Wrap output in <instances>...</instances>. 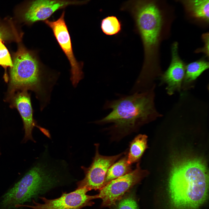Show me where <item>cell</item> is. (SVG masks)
Returning a JSON list of instances; mask_svg holds the SVG:
<instances>
[{
	"instance_id": "6da1fadb",
	"label": "cell",
	"mask_w": 209,
	"mask_h": 209,
	"mask_svg": "<svg viewBox=\"0 0 209 209\" xmlns=\"http://www.w3.org/2000/svg\"><path fill=\"white\" fill-rule=\"evenodd\" d=\"M69 179L67 169L61 161L44 158L32 167L3 195L0 209L16 208Z\"/></svg>"
},
{
	"instance_id": "7a4b0ae2",
	"label": "cell",
	"mask_w": 209,
	"mask_h": 209,
	"mask_svg": "<svg viewBox=\"0 0 209 209\" xmlns=\"http://www.w3.org/2000/svg\"><path fill=\"white\" fill-rule=\"evenodd\" d=\"M208 178L204 163L197 159L181 161L175 164L169 183L172 203L179 209H195L206 199Z\"/></svg>"
},
{
	"instance_id": "3957f363",
	"label": "cell",
	"mask_w": 209,
	"mask_h": 209,
	"mask_svg": "<svg viewBox=\"0 0 209 209\" xmlns=\"http://www.w3.org/2000/svg\"><path fill=\"white\" fill-rule=\"evenodd\" d=\"M6 94L19 90L34 92L42 111L49 103L55 80L47 76L36 55L22 47L15 54Z\"/></svg>"
},
{
	"instance_id": "277c9868",
	"label": "cell",
	"mask_w": 209,
	"mask_h": 209,
	"mask_svg": "<svg viewBox=\"0 0 209 209\" xmlns=\"http://www.w3.org/2000/svg\"><path fill=\"white\" fill-rule=\"evenodd\" d=\"M132 94L107 101L104 109H111V111L105 117L93 122L99 125L111 123L109 129L123 135L136 130L149 122L154 112L151 93L142 91Z\"/></svg>"
},
{
	"instance_id": "5b68a950",
	"label": "cell",
	"mask_w": 209,
	"mask_h": 209,
	"mask_svg": "<svg viewBox=\"0 0 209 209\" xmlns=\"http://www.w3.org/2000/svg\"><path fill=\"white\" fill-rule=\"evenodd\" d=\"M142 39L150 40L171 28L174 9L166 0H137L134 8Z\"/></svg>"
},
{
	"instance_id": "8992f818",
	"label": "cell",
	"mask_w": 209,
	"mask_h": 209,
	"mask_svg": "<svg viewBox=\"0 0 209 209\" xmlns=\"http://www.w3.org/2000/svg\"><path fill=\"white\" fill-rule=\"evenodd\" d=\"M83 2L70 0H28L17 6L14 12L22 21L32 24L45 21L57 10Z\"/></svg>"
},
{
	"instance_id": "52a82bcc",
	"label": "cell",
	"mask_w": 209,
	"mask_h": 209,
	"mask_svg": "<svg viewBox=\"0 0 209 209\" xmlns=\"http://www.w3.org/2000/svg\"><path fill=\"white\" fill-rule=\"evenodd\" d=\"M141 169L139 163L130 172L111 181L99 190L98 198L102 199V207L115 205L125 193L139 183L147 174Z\"/></svg>"
},
{
	"instance_id": "ba28073f",
	"label": "cell",
	"mask_w": 209,
	"mask_h": 209,
	"mask_svg": "<svg viewBox=\"0 0 209 209\" xmlns=\"http://www.w3.org/2000/svg\"><path fill=\"white\" fill-rule=\"evenodd\" d=\"M63 11L60 17L55 21L46 20L45 23L52 30L60 47L66 56L71 66V80L74 87L83 78V63L78 62L74 54L71 37L64 19Z\"/></svg>"
},
{
	"instance_id": "9c48e42d",
	"label": "cell",
	"mask_w": 209,
	"mask_h": 209,
	"mask_svg": "<svg viewBox=\"0 0 209 209\" xmlns=\"http://www.w3.org/2000/svg\"><path fill=\"white\" fill-rule=\"evenodd\" d=\"M96 152L90 166L83 167L85 176L77 183V188H84L89 191L100 190L104 186V181L110 167L124 154L121 153L113 156L100 154L98 151L99 144H95Z\"/></svg>"
},
{
	"instance_id": "30bf717a",
	"label": "cell",
	"mask_w": 209,
	"mask_h": 209,
	"mask_svg": "<svg viewBox=\"0 0 209 209\" xmlns=\"http://www.w3.org/2000/svg\"><path fill=\"white\" fill-rule=\"evenodd\" d=\"M89 191L85 188H77L72 192L63 193L60 197L55 199H49L41 197L44 202L43 203L33 201L34 205H19L18 207H26L33 209H81L91 206L93 204L92 200L98 198V194L87 195V192Z\"/></svg>"
},
{
	"instance_id": "8fae6325",
	"label": "cell",
	"mask_w": 209,
	"mask_h": 209,
	"mask_svg": "<svg viewBox=\"0 0 209 209\" xmlns=\"http://www.w3.org/2000/svg\"><path fill=\"white\" fill-rule=\"evenodd\" d=\"M4 100L9 103L10 108L16 109L21 117L25 131L22 142L26 143L29 140L35 142L32 136L33 129L35 127L39 129L42 127L37 124L33 118L30 93L26 90H19L6 95Z\"/></svg>"
},
{
	"instance_id": "7c38bea8",
	"label": "cell",
	"mask_w": 209,
	"mask_h": 209,
	"mask_svg": "<svg viewBox=\"0 0 209 209\" xmlns=\"http://www.w3.org/2000/svg\"><path fill=\"white\" fill-rule=\"evenodd\" d=\"M171 54L170 65L161 78V81L167 84V92L170 94L180 89L186 66L179 55L178 43L177 42H174L172 45Z\"/></svg>"
},
{
	"instance_id": "4fadbf2b",
	"label": "cell",
	"mask_w": 209,
	"mask_h": 209,
	"mask_svg": "<svg viewBox=\"0 0 209 209\" xmlns=\"http://www.w3.org/2000/svg\"><path fill=\"white\" fill-rule=\"evenodd\" d=\"M182 5L186 18L203 28L209 26V0H175Z\"/></svg>"
},
{
	"instance_id": "5bb4252c",
	"label": "cell",
	"mask_w": 209,
	"mask_h": 209,
	"mask_svg": "<svg viewBox=\"0 0 209 209\" xmlns=\"http://www.w3.org/2000/svg\"><path fill=\"white\" fill-rule=\"evenodd\" d=\"M147 136L139 134L130 142L127 156V162L130 165L138 162L147 148Z\"/></svg>"
},
{
	"instance_id": "9a60e30c",
	"label": "cell",
	"mask_w": 209,
	"mask_h": 209,
	"mask_svg": "<svg viewBox=\"0 0 209 209\" xmlns=\"http://www.w3.org/2000/svg\"><path fill=\"white\" fill-rule=\"evenodd\" d=\"M131 165L127 162V156L126 155L109 168L104 181V186L113 180L122 176L132 171Z\"/></svg>"
},
{
	"instance_id": "2e32d148",
	"label": "cell",
	"mask_w": 209,
	"mask_h": 209,
	"mask_svg": "<svg viewBox=\"0 0 209 209\" xmlns=\"http://www.w3.org/2000/svg\"><path fill=\"white\" fill-rule=\"evenodd\" d=\"M209 62L204 58L186 65L184 81L185 83L195 80L209 68Z\"/></svg>"
},
{
	"instance_id": "e0dca14e",
	"label": "cell",
	"mask_w": 209,
	"mask_h": 209,
	"mask_svg": "<svg viewBox=\"0 0 209 209\" xmlns=\"http://www.w3.org/2000/svg\"><path fill=\"white\" fill-rule=\"evenodd\" d=\"M101 28L105 34L112 35L117 34L120 32L121 24L116 17L109 16L102 20Z\"/></svg>"
},
{
	"instance_id": "ac0fdd59",
	"label": "cell",
	"mask_w": 209,
	"mask_h": 209,
	"mask_svg": "<svg viewBox=\"0 0 209 209\" xmlns=\"http://www.w3.org/2000/svg\"><path fill=\"white\" fill-rule=\"evenodd\" d=\"M115 209H139L134 194H125L115 204Z\"/></svg>"
},
{
	"instance_id": "d6986e66",
	"label": "cell",
	"mask_w": 209,
	"mask_h": 209,
	"mask_svg": "<svg viewBox=\"0 0 209 209\" xmlns=\"http://www.w3.org/2000/svg\"><path fill=\"white\" fill-rule=\"evenodd\" d=\"M7 37L0 35V65L5 69L13 66L12 61L9 53L2 41Z\"/></svg>"
},
{
	"instance_id": "ffe728a7",
	"label": "cell",
	"mask_w": 209,
	"mask_h": 209,
	"mask_svg": "<svg viewBox=\"0 0 209 209\" xmlns=\"http://www.w3.org/2000/svg\"><path fill=\"white\" fill-rule=\"evenodd\" d=\"M204 44L203 47L198 48L195 51L196 53H202L204 54L205 57L208 59L209 57V33H206L202 34L201 36Z\"/></svg>"
},
{
	"instance_id": "44dd1931",
	"label": "cell",
	"mask_w": 209,
	"mask_h": 209,
	"mask_svg": "<svg viewBox=\"0 0 209 209\" xmlns=\"http://www.w3.org/2000/svg\"><path fill=\"white\" fill-rule=\"evenodd\" d=\"M5 28L3 27V25L0 24V35L6 36L8 34H6V32L4 30Z\"/></svg>"
},
{
	"instance_id": "7402d4cb",
	"label": "cell",
	"mask_w": 209,
	"mask_h": 209,
	"mask_svg": "<svg viewBox=\"0 0 209 209\" xmlns=\"http://www.w3.org/2000/svg\"><path fill=\"white\" fill-rule=\"evenodd\" d=\"M1 154V153L0 151V156Z\"/></svg>"
}]
</instances>
